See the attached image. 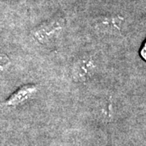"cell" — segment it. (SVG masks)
<instances>
[{"instance_id": "6da1fadb", "label": "cell", "mask_w": 146, "mask_h": 146, "mask_svg": "<svg viewBox=\"0 0 146 146\" xmlns=\"http://www.w3.org/2000/svg\"><path fill=\"white\" fill-rule=\"evenodd\" d=\"M62 21H52L42 25L33 31V36L41 43L47 44L51 42L62 29Z\"/></svg>"}, {"instance_id": "3957f363", "label": "cell", "mask_w": 146, "mask_h": 146, "mask_svg": "<svg viewBox=\"0 0 146 146\" xmlns=\"http://www.w3.org/2000/svg\"><path fill=\"white\" fill-rule=\"evenodd\" d=\"M37 92V88L34 84H25L14 92L6 100L5 105L9 106H15L23 103Z\"/></svg>"}, {"instance_id": "7a4b0ae2", "label": "cell", "mask_w": 146, "mask_h": 146, "mask_svg": "<svg viewBox=\"0 0 146 146\" xmlns=\"http://www.w3.org/2000/svg\"><path fill=\"white\" fill-rule=\"evenodd\" d=\"M95 69L96 63L94 58H81L73 66V78L77 81H85L92 76Z\"/></svg>"}, {"instance_id": "277c9868", "label": "cell", "mask_w": 146, "mask_h": 146, "mask_svg": "<svg viewBox=\"0 0 146 146\" xmlns=\"http://www.w3.org/2000/svg\"><path fill=\"white\" fill-rule=\"evenodd\" d=\"M141 57L143 58L145 60H146V42L144 44V46H143V47H142V49H141Z\"/></svg>"}]
</instances>
